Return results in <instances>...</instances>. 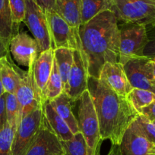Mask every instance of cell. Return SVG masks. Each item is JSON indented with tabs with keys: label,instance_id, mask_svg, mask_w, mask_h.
Here are the masks:
<instances>
[{
	"label": "cell",
	"instance_id": "obj_1",
	"mask_svg": "<svg viewBox=\"0 0 155 155\" xmlns=\"http://www.w3.org/2000/svg\"><path fill=\"white\" fill-rule=\"evenodd\" d=\"M79 48L88 70V77L99 79L103 65L119 62V32L113 12L104 11L81 25Z\"/></svg>",
	"mask_w": 155,
	"mask_h": 155
},
{
	"label": "cell",
	"instance_id": "obj_2",
	"mask_svg": "<svg viewBox=\"0 0 155 155\" xmlns=\"http://www.w3.org/2000/svg\"><path fill=\"white\" fill-rule=\"evenodd\" d=\"M90 92L100 124L102 141L119 145L126 130L139 114L126 97L114 92L100 80L88 77Z\"/></svg>",
	"mask_w": 155,
	"mask_h": 155
},
{
	"label": "cell",
	"instance_id": "obj_3",
	"mask_svg": "<svg viewBox=\"0 0 155 155\" xmlns=\"http://www.w3.org/2000/svg\"><path fill=\"white\" fill-rule=\"evenodd\" d=\"M77 102L79 130L84 137L92 155H100L102 139L97 112L89 91L84 92Z\"/></svg>",
	"mask_w": 155,
	"mask_h": 155
},
{
	"label": "cell",
	"instance_id": "obj_4",
	"mask_svg": "<svg viewBox=\"0 0 155 155\" xmlns=\"http://www.w3.org/2000/svg\"><path fill=\"white\" fill-rule=\"evenodd\" d=\"M110 11L119 24H155V0H113Z\"/></svg>",
	"mask_w": 155,
	"mask_h": 155
},
{
	"label": "cell",
	"instance_id": "obj_5",
	"mask_svg": "<svg viewBox=\"0 0 155 155\" xmlns=\"http://www.w3.org/2000/svg\"><path fill=\"white\" fill-rule=\"evenodd\" d=\"M119 32V62L124 64L129 59L141 56L147 42L146 27L135 23H118Z\"/></svg>",
	"mask_w": 155,
	"mask_h": 155
},
{
	"label": "cell",
	"instance_id": "obj_6",
	"mask_svg": "<svg viewBox=\"0 0 155 155\" xmlns=\"http://www.w3.org/2000/svg\"><path fill=\"white\" fill-rule=\"evenodd\" d=\"M25 3L24 23L37 42L40 54L43 51L53 48L46 15L35 0H25Z\"/></svg>",
	"mask_w": 155,
	"mask_h": 155
},
{
	"label": "cell",
	"instance_id": "obj_7",
	"mask_svg": "<svg viewBox=\"0 0 155 155\" xmlns=\"http://www.w3.org/2000/svg\"><path fill=\"white\" fill-rule=\"evenodd\" d=\"M44 119L43 106L21 119L14 136L10 155H25L36 139Z\"/></svg>",
	"mask_w": 155,
	"mask_h": 155
},
{
	"label": "cell",
	"instance_id": "obj_8",
	"mask_svg": "<svg viewBox=\"0 0 155 155\" xmlns=\"http://www.w3.org/2000/svg\"><path fill=\"white\" fill-rule=\"evenodd\" d=\"M46 15L53 49L59 48L78 49L80 45L78 30L72 28L56 11H46Z\"/></svg>",
	"mask_w": 155,
	"mask_h": 155
},
{
	"label": "cell",
	"instance_id": "obj_9",
	"mask_svg": "<svg viewBox=\"0 0 155 155\" xmlns=\"http://www.w3.org/2000/svg\"><path fill=\"white\" fill-rule=\"evenodd\" d=\"M122 65L133 89H145L155 93V78L150 58L143 56L134 57Z\"/></svg>",
	"mask_w": 155,
	"mask_h": 155
},
{
	"label": "cell",
	"instance_id": "obj_10",
	"mask_svg": "<svg viewBox=\"0 0 155 155\" xmlns=\"http://www.w3.org/2000/svg\"><path fill=\"white\" fill-rule=\"evenodd\" d=\"M9 51L18 64L29 69L39 56V45L27 32H18L11 39Z\"/></svg>",
	"mask_w": 155,
	"mask_h": 155
},
{
	"label": "cell",
	"instance_id": "obj_11",
	"mask_svg": "<svg viewBox=\"0 0 155 155\" xmlns=\"http://www.w3.org/2000/svg\"><path fill=\"white\" fill-rule=\"evenodd\" d=\"M15 95L19 104L21 119L43 106L33 78V67L23 74Z\"/></svg>",
	"mask_w": 155,
	"mask_h": 155
},
{
	"label": "cell",
	"instance_id": "obj_12",
	"mask_svg": "<svg viewBox=\"0 0 155 155\" xmlns=\"http://www.w3.org/2000/svg\"><path fill=\"white\" fill-rule=\"evenodd\" d=\"M88 73L80 48L74 51V60L68 78L65 93L71 102H77L84 92L88 90Z\"/></svg>",
	"mask_w": 155,
	"mask_h": 155
},
{
	"label": "cell",
	"instance_id": "obj_13",
	"mask_svg": "<svg viewBox=\"0 0 155 155\" xmlns=\"http://www.w3.org/2000/svg\"><path fill=\"white\" fill-rule=\"evenodd\" d=\"M25 155H64L61 141L49 127L45 117L36 139Z\"/></svg>",
	"mask_w": 155,
	"mask_h": 155
},
{
	"label": "cell",
	"instance_id": "obj_14",
	"mask_svg": "<svg viewBox=\"0 0 155 155\" xmlns=\"http://www.w3.org/2000/svg\"><path fill=\"white\" fill-rule=\"evenodd\" d=\"M98 80L114 92L123 97L127 96L133 89L128 80L124 67L119 62L105 64Z\"/></svg>",
	"mask_w": 155,
	"mask_h": 155
},
{
	"label": "cell",
	"instance_id": "obj_15",
	"mask_svg": "<svg viewBox=\"0 0 155 155\" xmlns=\"http://www.w3.org/2000/svg\"><path fill=\"white\" fill-rule=\"evenodd\" d=\"M119 147L121 155H155V146L132 125L124 133Z\"/></svg>",
	"mask_w": 155,
	"mask_h": 155
},
{
	"label": "cell",
	"instance_id": "obj_16",
	"mask_svg": "<svg viewBox=\"0 0 155 155\" xmlns=\"http://www.w3.org/2000/svg\"><path fill=\"white\" fill-rule=\"evenodd\" d=\"M54 61V49L46 50L41 52L33 65V74L42 104L46 101V88L50 79Z\"/></svg>",
	"mask_w": 155,
	"mask_h": 155
},
{
	"label": "cell",
	"instance_id": "obj_17",
	"mask_svg": "<svg viewBox=\"0 0 155 155\" xmlns=\"http://www.w3.org/2000/svg\"><path fill=\"white\" fill-rule=\"evenodd\" d=\"M24 71L12 62L10 54L0 60V77L5 92L15 94L20 83Z\"/></svg>",
	"mask_w": 155,
	"mask_h": 155
},
{
	"label": "cell",
	"instance_id": "obj_18",
	"mask_svg": "<svg viewBox=\"0 0 155 155\" xmlns=\"http://www.w3.org/2000/svg\"><path fill=\"white\" fill-rule=\"evenodd\" d=\"M45 119L56 136L60 141H68L72 139L74 134L63 119L57 114L49 101L43 104Z\"/></svg>",
	"mask_w": 155,
	"mask_h": 155
},
{
	"label": "cell",
	"instance_id": "obj_19",
	"mask_svg": "<svg viewBox=\"0 0 155 155\" xmlns=\"http://www.w3.org/2000/svg\"><path fill=\"white\" fill-rule=\"evenodd\" d=\"M55 11L74 30L81 25V0H56Z\"/></svg>",
	"mask_w": 155,
	"mask_h": 155
},
{
	"label": "cell",
	"instance_id": "obj_20",
	"mask_svg": "<svg viewBox=\"0 0 155 155\" xmlns=\"http://www.w3.org/2000/svg\"><path fill=\"white\" fill-rule=\"evenodd\" d=\"M58 114L65 120L73 134L80 132L78 119L74 116L71 108V101L65 92H62L57 98L50 101Z\"/></svg>",
	"mask_w": 155,
	"mask_h": 155
},
{
	"label": "cell",
	"instance_id": "obj_21",
	"mask_svg": "<svg viewBox=\"0 0 155 155\" xmlns=\"http://www.w3.org/2000/svg\"><path fill=\"white\" fill-rule=\"evenodd\" d=\"M74 50L65 48L54 49V60L62 78L64 91L66 88L68 75L72 66L73 60H74Z\"/></svg>",
	"mask_w": 155,
	"mask_h": 155
},
{
	"label": "cell",
	"instance_id": "obj_22",
	"mask_svg": "<svg viewBox=\"0 0 155 155\" xmlns=\"http://www.w3.org/2000/svg\"><path fill=\"white\" fill-rule=\"evenodd\" d=\"M15 35L9 0H0V36L9 46Z\"/></svg>",
	"mask_w": 155,
	"mask_h": 155
},
{
	"label": "cell",
	"instance_id": "obj_23",
	"mask_svg": "<svg viewBox=\"0 0 155 155\" xmlns=\"http://www.w3.org/2000/svg\"><path fill=\"white\" fill-rule=\"evenodd\" d=\"M113 0H81V24L104 11L111 10Z\"/></svg>",
	"mask_w": 155,
	"mask_h": 155
},
{
	"label": "cell",
	"instance_id": "obj_24",
	"mask_svg": "<svg viewBox=\"0 0 155 155\" xmlns=\"http://www.w3.org/2000/svg\"><path fill=\"white\" fill-rule=\"evenodd\" d=\"M64 155H92L84 137L81 132L75 133L72 139L61 141Z\"/></svg>",
	"mask_w": 155,
	"mask_h": 155
},
{
	"label": "cell",
	"instance_id": "obj_25",
	"mask_svg": "<svg viewBox=\"0 0 155 155\" xmlns=\"http://www.w3.org/2000/svg\"><path fill=\"white\" fill-rule=\"evenodd\" d=\"M132 107L140 114V112L144 107L153 102L155 100V93L149 90L140 89H132L126 96Z\"/></svg>",
	"mask_w": 155,
	"mask_h": 155
},
{
	"label": "cell",
	"instance_id": "obj_26",
	"mask_svg": "<svg viewBox=\"0 0 155 155\" xmlns=\"http://www.w3.org/2000/svg\"><path fill=\"white\" fill-rule=\"evenodd\" d=\"M62 92H64L63 83L59 74V70L56 66V61H53V67L50 74V79L46 88V101H51L57 98Z\"/></svg>",
	"mask_w": 155,
	"mask_h": 155
},
{
	"label": "cell",
	"instance_id": "obj_27",
	"mask_svg": "<svg viewBox=\"0 0 155 155\" xmlns=\"http://www.w3.org/2000/svg\"><path fill=\"white\" fill-rule=\"evenodd\" d=\"M5 93V108L8 124L16 131L21 120L19 104L15 94L7 93V92Z\"/></svg>",
	"mask_w": 155,
	"mask_h": 155
},
{
	"label": "cell",
	"instance_id": "obj_28",
	"mask_svg": "<svg viewBox=\"0 0 155 155\" xmlns=\"http://www.w3.org/2000/svg\"><path fill=\"white\" fill-rule=\"evenodd\" d=\"M131 125L155 146V124L139 114Z\"/></svg>",
	"mask_w": 155,
	"mask_h": 155
},
{
	"label": "cell",
	"instance_id": "obj_29",
	"mask_svg": "<svg viewBox=\"0 0 155 155\" xmlns=\"http://www.w3.org/2000/svg\"><path fill=\"white\" fill-rule=\"evenodd\" d=\"M11 13L15 33H18L21 23L24 22L26 12L25 0H9Z\"/></svg>",
	"mask_w": 155,
	"mask_h": 155
},
{
	"label": "cell",
	"instance_id": "obj_30",
	"mask_svg": "<svg viewBox=\"0 0 155 155\" xmlns=\"http://www.w3.org/2000/svg\"><path fill=\"white\" fill-rule=\"evenodd\" d=\"M15 130L7 124L0 130V155H10Z\"/></svg>",
	"mask_w": 155,
	"mask_h": 155
},
{
	"label": "cell",
	"instance_id": "obj_31",
	"mask_svg": "<svg viewBox=\"0 0 155 155\" xmlns=\"http://www.w3.org/2000/svg\"><path fill=\"white\" fill-rule=\"evenodd\" d=\"M145 27L147 42L143 49L141 56L148 58H155V24L147 25Z\"/></svg>",
	"mask_w": 155,
	"mask_h": 155
},
{
	"label": "cell",
	"instance_id": "obj_32",
	"mask_svg": "<svg viewBox=\"0 0 155 155\" xmlns=\"http://www.w3.org/2000/svg\"><path fill=\"white\" fill-rule=\"evenodd\" d=\"M6 93L0 97V130H2L8 124L7 114L5 108Z\"/></svg>",
	"mask_w": 155,
	"mask_h": 155
},
{
	"label": "cell",
	"instance_id": "obj_33",
	"mask_svg": "<svg viewBox=\"0 0 155 155\" xmlns=\"http://www.w3.org/2000/svg\"><path fill=\"white\" fill-rule=\"evenodd\" d=\"M140 114L147 118L150 122H155V100L147 107H144L140 112Z\"/></svg>",
	"mask_w": 155,
	"mask_h": 155
},
{
	"label": "cell",
	"instance_id": "obj_34",
	"mask_svg": "<svg viewBox=\"0 0 155 155\" xmlns=\"http://www.w3.org/2000/svg\"><path fill=\"white\" fill-rule=\"evenodd\" d=\"M35 1L45 12L55 11L56 0H35Z\"/></svg>",
	"mask_w": 155,
	"mask_h": 155
},
{
	"label": "cell",
	"instance_id": "obj_35",
	"mask_svg": "<svg viewBox=\"0 0 155 155\" xmlns=\"http://www.w3.org/2000/svg\"><path fill=\"white\" fill-rule=\"evenodd\" d=\"M9 52V46L0 36V60L9 56L10 54Z\"/></svg>",
	"mask_w": 155,
	"mask_h": 155
},
{
	"label": "cell",
	"instance_id": "obj_36",
	"mask_svg": "<svg viewBox=\"0 0 155 155\" xmlns=\"http://www.w3.org/2000/svg\"><path fill=\"white\" fill-rule=\"evenodd\" d=\"M106 155H121V153H120L119 147V145H112L111 146L110 150H109V153H108Z\"/></svg>",
	"mask_w": 155,
	"mask_h": 155
},
{
	"label": "cell",
	"instance_id": "obj_37",
	"mask_svg": "<svg viewBox=\"0 0 155 155\" xmlns=\"http://www.w3.org/2000/svg\"><path fill=\"white\" fill-rule=\"evenodd\" d=\"M5 93V92L4 90V88H3V86H2V80H1V77H0V97H1L2 95H4Z\"/></svg>",
	"mask_w": 155,
	"mask_h": 155
},
{
	"label": "cell",
	"instance_id": "obj_38",
	"mask_svg": "<svg viewBox=\"0 0 155 155\" xmlns=\"http://www.w3.org/2000/svg\"><path fill=\"white\" fill-rule=\"evenodd\" d=\"M150 61H151L152 68H153V76H154V78H155V58H150Z\"/></svg>",
	"mask_w": 155,
	"mask_h": 155
},
{
	"label": "cell",
	"instance_id": "obj_39",
	"mask_svg": "<svg viewBox=\"0 0 155 155\" xmlns=\"http://www.w3.org/2000/svg\"><path fill=\"white\" fill-rule=\"evenodd\" d=\"M154 124H155V122H154Z\"/></svg>",
	"mask_w": 155,
	"mask_h": 155
}]
</instances>
